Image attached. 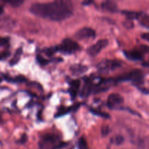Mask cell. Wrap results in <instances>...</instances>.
<instances>
[{
    "instance_id": "1",
    "label": "cell",
    "mask_w": 149,
    "mask_h": 149,
    "mask_svg": "<svg viewBox=\"0 0 149 149\" xmlns=\"http://www.w3.org/2000/svg\"><path fill=\"white\" fill-rule=\"evenodd\" d=\"M31 14L52 21H62L73 15L74 7L71 1L56 0L49 2H34L29 7Z\"/></svg>"
},
{
    "instance_id": "2",
    "label": "cell",
    "mask_w": 149,
    "mask_h": 149,
    "mask_svg": "<svg viewBox=\"0 0 149 149\" xmlns=\"http://www.w3.org/2000/svg\"><path fill=\"white\" fill-rule=\"evenodd\" d=\"M56 52L61 53L70 55V54L75 53L77 51L81 49V47L77 42L69 38H65L62 40L61 44L55 46Z\"/></svg>"
},
{
    "instance_id": "3",
    "label": "cell",
    "mask_w": 149,
    "mask_h": 149,
    "mask_svg": "<svg viewBox=\"0 0 149 149\" xmlns=\"http://www.w3.org/2000/svg\"><path fill=\"white\" fill-rule=\"evenodd\" d=\"M144 79V74L142 71L139 69H135L130 72L126 73L125 74L119 76L115 79H112L113 83L121 82V81H132L138 84H143Z\"/></svg>"
},
{
    "instance_id": "4",
    "label": "cell",
    "mask_w": 149,
    "mask_h": 149,
    "mask_svg": "<svg viewBox=\"0 0 149 149\" xmlns=\"http://www.w3.org/2000/svg\"><path fill=\"white\" fill-rule=\"evenodd\" d=\"M122 62L116 59H104L97 65V68L100 72L108 73L122 66Z\"/></svg>"
},
{
    "instance_id": "5",
    "label": "cell",
    "mask_w": 149,
    "mask_h": 149,
    "mask_svg": "<svg viewBox=\"0 0 149 149\" xmlns=\"http://www.w3.org/2000/svg\"><path fill=\"white\" fill-rule=\"evenodd\" d=\"M109 45V40L106 39H101L97 41L95 44L89 47L87 49V53L90 56H96Z\"/></svg>"
},
{
    "instance_id": "6",
    "label": "cell",
    "mask_w": 149,
    "mask_h": 149,
    "mask_svg": "<svg viewBox=\"0 0 149 149\" xmlns=\"http://www.w3.org/2000/svg\"><path fill=\"white\" fill-rule=\"evenodd\" d=\"M75 38L78 40H83L87 39H95V31L94 29L90 27H84L79 29L74 34Z\"/></svg>"
},
{
    "instance_id": "7",
    "label": "cell",
    "mask_w": 149,
    "mask_h": 149,
    "mask_svg": "<svg viewBox=\"0 0 149 149\" xmlns=\"http://www.w3.org/2000/svg\"><path fill=\"white\" fill-rule=\"evenodd\" d=\"M123 97L118 93H112L108 97L107 106L109 109H116L122 104Z\"/></svg>"
},
{
    "instance_id": "8",
    "label": "cell",
    "mask_w": 149,
    "mask_h": 149,
    "mask_svg": "<svg viewBox=\"0 0 149 149\" xmlns=\"http://www.w3.org/2000/svg\"><path fill=\"white\" fill-rule=\"evenodd\" d=\"M123 53L128 60L132 61H141L143 58V52L141 49H132L131 50H124Z\"/></svg>"
},
{
    "instance_id": "9",
    "label": "cell",
    "mask_w": 149,
    "mask_h": 149,
    "mask_svg": "<svg viewBox=\"0 0 149 149\" xmlns=\"http://www.w3.org/2000/svg\"><path fill=\"white\" fill-rule=\"evenodd\" d=\"M93 80L90 77H86L84 78V82L83 84V87L80 91V96L82 97H86L89 95L93 91Z\"/></svg>"
},
{
    "instance_id": "10",
    "label": "cell",
    "mask_w": 149,
    "mask_h": 149,
    "mask_svg": "<svg viewBox=\"0 0 149 149\" xmlns=\"http://www.w3.org/2000/svg\"><path fill=\"white\" fill-rule=\"evenodd\" d=\"M81 105L80 103H77V104H74V106H71V107H65V106H61L58 109V111L55 113V117H60V116H62L63 115L67 114L68 113H69L71 111H76L77 109H79Z\"/></svg>"
},
{
    "instance_id": "11",
    "label": "cell",
    "mask_w": 149,
    "mask_h": 149,
    "mask_svg": "<svg viewBox=\"0 0 149 149\" xmlns=\"http://www.w3.org/2000/svg\"><path fill=\"white\" fill-rule=\"evenodd\" d=\"M70 85V88H69V93L70 95H71V99L74 100L75 98V97L77 96V93H78L79 90V87H80V81L79 79H74V80H71L68 82Z\"/></svg>"
},
{
    "instance_id": "12",
    "label": "cell",
    "mask_w": 149,
    "mask_h": 149,
    "mask_svg": "<svg viewBox=\"0 0 149 149\" xmlns=\"http://www.w3.org/2000/svg\"><path fill=\"white\" fill-rule=\"evenodd\" d=\"M88 69V67L83 64H74L70 67V71L74 76H79L84 74Z\"/></svg>"
},
{
    "instance_id": "13",
    "label": "cell",
    "mask_w": 149,
    "mask_h": 149,
    "mask_svg": "<svg viewBox=\"0 0 149 149\" xmlns=\"http://www.w3.org/2000/svg\"><path fill=\"white\" fill-rule=\"evenodd\" d=\"M100 7L103 10L109 11L110 13H117L119 11L117 4L113 1H105L100 4Z\"/></svg>"
},
{
    "instance_id": "14",
    "label": "cell",
    "mask_w": 149,
    "mask_h": 149,
    "mask_svg": "<svg viewBox=\"0 0 149 149\" xmlns=\"http://www.w3.org/2000/svg\"><path fill=\"white\" fill-rule=\"evenodd\" d=\"M3 78H4L6 81L13 83H22L25 82V81H26V80H27L26 77H23V76L22 75H19L15 77H8L7 75H4V74H2V75H1V79Z\"/></svg>"
},
{
    "instance_id": "15",
    "label": "cell",
    "mask_w": 149,
    "mask_h": 149,
    "mask_svg": "<svg viewBox=\"0 0 149 149\" xmlns=\"http://www.w3.org/2000/svg\"><path fill=\"white\" fill-rule=\"evenodd\" d=\"M140 13L141 12H136V11H131V10H122V14H123L124 15L126 16L127 17L128 20H138V17H139Z\"/></svg>"
},
{
    "instance_id": "16",
    "label": "cell",
    "mask_w": 149,
    "mask_h": 149,
    "mask_svg": "<svg viewBox=\"0 0 149 149\" xmlns=\"http://www.w3.org/2000/svg\"><path fill=\"white\" fill-rule=\"evenodd\" d=\"M138 20L140 22V23H141L142 26H143L144 27H146V28H148V29H149V15H148L146 14V13H143V12H141Z\"/></svg>"
},
{
    "instance_id": "17",
    "label": "cell",
    "mask_w": 149,
    "mask_h": 149,
    "mask_svg": "<svg viewBox=\"0 0 149 149\" xmlns=\"http://www.w3.org/2000/svg\"><path fill=\"white\" fill-rule=\"evenodd\" d=\"M21 54H22V48L20 47L15 51V52L13 58L10 60V65L13 66V65H16V64L18 63V61H20V55H21Z\"/></svg>"
},
{
    "instance_id": "18",
    "label": "cell",
    "mask_w": 149,
    "mask_h": 149,
    "mask_svg": "<svg viewBox=\"0 0 149 149\" xmlns=\"http://www.w3.org/2000/svg\"><path fill=\"white\" fill-rule=\"evenodd\" d=\"M90 111L91 113H93V114L97 115V116H100V117L105 118V119H109L110 118V116H109V113H105V112H102L101 111L97 110L95 109H93V108H90Z\"/></svg>"
},
{
    "instance_id": "19",
    "label": "cell",
    "mask_w": 149,
    "mask_h": 149,
    "mask_svg": "<svg viewBox=\"0 0 149 149\" xmlns=\"http://www.w3.org/2000/svg\"><path fill=\"white\" fill-rule=\"evenodd\" d=\"M77 148L79 149H88L87 141L84 137H80L77 141Z\"/></svg>"
},
{
    "instance_id": "20",
    "label": "cell",
    "mask_w": 149,
    "mask_h": 149,
    "mask_svg": "<svg viewBox=\"0 0 149 149\" xmlns=\"http://www.w3.org/2000/svg\"><path fill=\"white\" fill-rule=\"evenodd\" d=\"M36 61H37L41 65H47V64L49 63L51 61V60H48V59H46V58H43L40 54H37L36 56Z\"/></svg>"
},
{
    "instance_id": "21",
    "label": "cell",
    "mask_w": 149,
    "mask_h": 149,
    "mask_svg": "<svg viewBox=\"0 0 149 149\" xmlns=\"http://www.w3.org/2000/svg\"><path fill=\"white\" fill-rule=\"evenodd\" d=\"M42 52L45 54L48 57H51L52 55H53L56 52V50H55V46L54 47H47V48H45V49H42Z\"/></svg>"
},
{
    "instance_id": "22",
    "label": "cell",
    "mask_w": 149,
    "mask_h": 149,
    "mask_svg": "<svg viewBox=\"0 0 149 149\" xmlns=\"http://www.w3.org/2000/svg\"><path fill=\"white\" fill-rule=\"evenodd\" d=\"M6 2H7V4H10V6H12V7H17L23 4V1H22V0H15V1H14V0H13V1H6Z\"/></svg>"
},
{
    "instance_id": "23",
    "label": "cell",
    "mask_w": 149,
    "mask_h": 149,
    "mask_svg": "<svg viewBox=\"0 0 149 149\" xmlns=\"http://www.w3.org/2000/svg\"><path fill=\"white\" fill-rule=\"evenodd\" d=\"M113 142L116 145H121L124 142V138L120 135H118L113 138Z\"/></svg>"
},
{
    "instance_id": "24",
    "label": "cell",
    "mask_w": 149,
    "mask_h": 149,
    "mask_svg": "<svg viewBox=\"0 0 149 149\" xmlns=\"http://www.w3.org/2000/svg\"><path fill=\"white\" fill-rule=\"evenodd\" d=\"M122 23H123V26L127 29H132V28L134 27V24L131 20H128L127 19V20H125V21H124Z\"/></svg>"
},
{
    "instance_id": "25",
    "label": "cell",
    "mask_w": 149,
    "mask_h": 149,
    "mask_svg": "<svg viewBox=\"0 0 149 149\" xmlns=\"http://www.w3.org/2000/svg\"><path fill=\"white\" fill-rule=\"evenodd\" d=\"M109 132H110V129H109V126H104L102 127L101 129V135L103 136H106L109 135Z\"/></svg>"
},
{
    "instance_id": "26",
    "label": "cell",
    "mask_w": 149,
    "mask_h": 149,
    "mask_svg": "<svg viewBox=\"0 0 149 149\" xmlns=\"http://www.w3.org/2000/svg\"><path fill=\"white\" fill-rule=\"evenodd\" d=\"M9 40H10V39L8 37H1L0 39V45H1V47L5 46L6 45H7L9 43Z\"/></svg>"
},
{
    "instance_id": "27",
    "label": "cell",
    "mask_w": 149,
    "mask_h": 149,
    "mask_svg": "<svg viewBox=\"0 0 149 149\" xmlns=\"http://www.w3.org/2000/svg\"><path fill=\"white\" fill-rule=\"evenodd\" d=\"M10 55V52L9 50H7V49H6V50L3 51L2 52H1V60H4V58H8L9 56Z\"/></svg>"
},
{
    "instance_id": "28",
    "label": "cell",
    "mask_w": 149,
    "mask_h": 149,
    "mask_svg": "<svg viewBox=\"0 0 149 149\" xmlns=\"http://www.w3.org/2000/svg\"><path fill=\"white\" fill-rule=\"evenodd\" d=\"M26 141H27V135H25V134H23V135H22L21 138H20V139H19L18 143H19L23 144L25 142H26Z\"/></svg>"
},
{
    "instance_id": "29",
    "label": "cell",
    "mask_w": 149,
    "mask_h": 149,
    "mask_svg": "<svg viewBox=\"0 0 149 149\" xmlns=\"http://www.w3.org/2000/svg\"><path fill=\"white\" fill-rule=\"evenodd\" d=\"M141 37H142V39H145V40L149 42V33H143V34L141 35Z\"/></svg>"
},
{
    "instance_id": "30",
    "label": "cell",
    "mask_w": 149,
    "mask_h": 149,
    "mask_svg": "<svg viewBox=\"0 0 149 149\" xmlns=\"http://www.w3.org/2000/svg\"><path fill=\"white\" fill-rule=\"evenodd\" d=\"M92 3H93V1H83L81 4H82L83 5H88V4H92Z\"/></svg>"
},
{
    "instance_id": "31",
    "label": "cell",
    "mask_w": 149,
    "mask_h": 149,
    "mask_svg": "<svg viewBox=\"0 0 149 149\" xmlns=\"http://www.w3.org/2000/svg\"><path fill=\"white\" fill-rule=\"evenodd\" d=\"M0 13H1V14L3 13V6H1V10H0Z\"/></svg>"
}]
</instances>
